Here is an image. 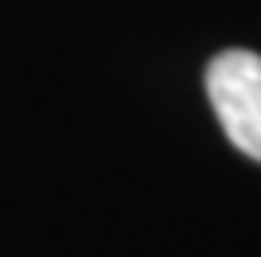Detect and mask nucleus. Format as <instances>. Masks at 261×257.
I'll use <instances>...</instances> for the list:
<instances>
[{"instance_id": "f257e3e1", "label": "nucleus", "mask_w": 261, "mask_h": 257, "mask_svg": "<svg viewBox=\"0 0 261 257\" xmlns=\"http://www.w3.org/2000/svg\"><path fill=\"white\" fill-rule=\"evenodd\" d=\"M207 100L219 115L227 138L261 161V54L223 50L207 65Z\"/></svg>"}]
</instances>
